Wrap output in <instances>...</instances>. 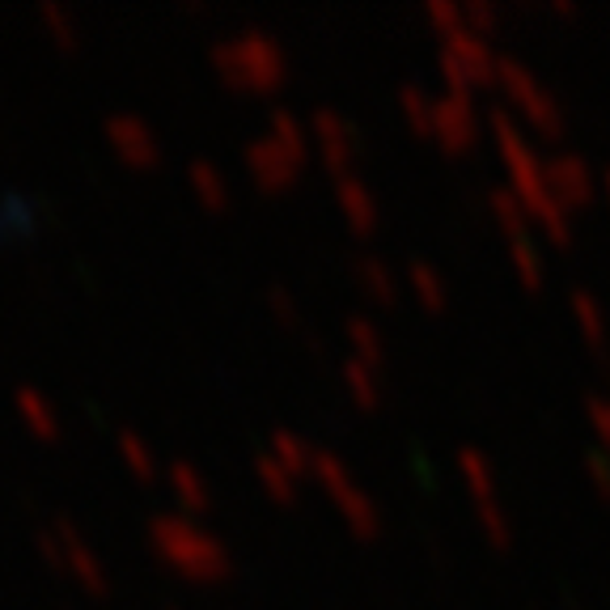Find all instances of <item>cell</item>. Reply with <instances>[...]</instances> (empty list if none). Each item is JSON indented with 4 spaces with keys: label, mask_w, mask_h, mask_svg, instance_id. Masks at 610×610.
<instances>
[{
    "label": "cell",
    "mask_w": 610,
    "mask_h": 610,
    "mask_svg": "<svg viewBox=\"0 0 610 610\" xmlns=\"http://www.w3.org/2000/svg\"><path fill=\"white\" fill-rule=\"evenodd\" d=\"M492 123V136L500 157L509 165V179H514V195L521 200V209L530 212L542 225V234L551 237L556 246H568L572 242V225H568V212L560 209V200L547 187V174H542V162L535 157V149L526 144V136L517 132V123L505 111H492L488 115Z\"/></svg>",
    "instance_id": "cell-1"
},
{
    "label": "cell",
    "mask_w": 610,
    "mask_h": 610,
    "mask_svg": "<svg viewBox=\"0 0 610 610\" xmlns=\"http://www.w3.org/2000/svg\"><path fill=\"white\" fill-rule=\"evenodd\" d=\"M149 542L153 551L162 556L174 572H183L187 581H200V586H216L234 572V560L225 551V542L204 535L195 521L187 517H174V514H162L149 521Z\"/></svg>",
    "instance_id": "cell-2"
},
{
    "label": "cell",
    "mask_w": 610,
    "mask_h": 610,
    "mask_svg": "<svg viewBox=\"0 0 610 610\" xmlns=\"http://www.w3.org/2000/svg\"><path fill=\"white\" fill-rule=\"evenodd\" d=\"M496 81H500V90L509 94V102H517L526 119H530V128L547 136V141H560L563 136V111L556 106V98L542 90L539 81L530 77L526 64H517L509 55H500L496 60Z\"/></svg>",
    "instance_id": "cell-3"
},
{
    "label": "cell",
    "mask_w": 610,
    "mask_h": 610,
    "mask_svg": "<svg viewBox=\"0 0 610 610\" xmlns=\"http://www.w3.org/2000/svg\"><path fill=\"white\" fill-rule=\"evenodd\" d=\"M496 60L488 39L479 34H454L446 48H441V77H446V90L449 94H470L475 85H492L496 81Z\"/></svg>",
    "instance_id": "cell-4"
},
{
    "label": "cell",
    "mask_w": 610,
    "mask_h": 610,
    "mask_svg": "<svg viewBox=\"0 0 610 610\" xmlns=\"http://www.w3.org/2000/svg\"><path fill=\"white\" fill-rule=\"evenodd\" d=\"M433 141L446 153H467L479 141V115L470 94H441L433 98Z\"/></svg>",
    "instance_id": "cell-5"
},
{
    "label": "cell",
    "mask_w": 610,
    "mask_h": 610,
    "mask_svg": "<svg viewBox=\"0 0 610 610\" xmlns=\"http://www.w3.org/2000/svg\"><path fill=\"white\" fill-rule=\"evenodd\" d=\"M237 48H242V64H246V90L251 94H276L288 77V64H284V51L276 48L272 34L263 30H246L237 34Z\"/></svg>",
    "instance_id": "cell-6"
},
{
    "label": "cell",
    "mask_w": 610,
    "mask_h": 610,
    "mask_svg": "<svg viewBox=\"0 0 610 610\" xmlns=\"http://www.w3.org/2000/svg\"><path fill=\"white\" fill-rule=\"evenodd\" d=\"M106 141L115 149V157L132 170H153L162 162V144L153 136V128L136 115H115L106 119Z\"/></svg>",
    "instance_id": "cell-7"
},
{
    "label": "cell",
    "mask_w": 610,
    "mask_h": 610,
    "mask_svg": "<svg viewBox=\"0 0 610 610\" xmlns=\"http://www.w3.org/2000/svg\"><path fill=\"white\" fill-rule=\"evenodd\" d=\"M542 174H547V187L560 200L563 212H581L593 204V174H589V165L581 157H572V153L551 157L542 165Z\"/></svg>",
    "instance_id": "cell-8"
},
{
    "label": "cell",
    "mask_w": 610,
    "mask_h": 610,
    "mask_svg": "<svg viewBox=\"0 0 610 610\" xmlns=\"http://www.w3.org/2000/svg\"><path fill=\"white\" fill-rule=\"evenodd\" d=\"M246 170H251V179H255L258 191L293 187V179L302 174V165L293 162L272 136H263V141H255L251 149H246Z\"/></svg>",
    "instance_id": "cell-9"
},
{
    "label": "cell",
    "mask_w": 610,
    "mask_h": 610,
    "mask_svg": "<svg viewBox=\"0 0 610 610\" xmlns=\"http://www.w3.org/2000/svg\"><path fill=\"white\" fill-rule=\"evenodd\" d=\"M314 136H318V153H323V162H327V170L335 179L353 174V128L344 123L339 111L318 106L314 111Z\"/></svg>",
    "instance_id": "cell-10"
},
{
    "label": "cell",
    "mask_w": 610,
    "mask_h": 610,
    "mask_svg": "<svg viewBox=\"0 0 610 610\" xmlns=\"http://www.w3.org/2000/svg\"><path fill=\"white\" fill-rule=\"evenodd\" d=\"M51 530H55V539H60V547H64V572L77 577L81 589H90V593H106V568H102V560L90 551V542L77 535V526L55 521Z\"/></svg>",
    "instance_id": "cell-11"
},
{
    "label": "cell",
    "mask_w": 610,
    "mask_h": 610,
    "mask_svg": "<svg viewBox=\"0 0 610 610\" xmlns=\"http://www.w3.org/2000/svg\"><path fill=\"white\" fill-rule=\"evenodd\" d=\"M335 200H339V212H344V221H348V230L356 237H369L377 230V200L374 191L365 187L356 174H344V179H335Z\"/></svg>",
    "instance_id": "cell-12"
},
{
    "label": "cell",
    "mask_w": 610,
    "mask_h": 610,
    "mask_svg": "<svg viewBox=\"0 0 610 610\" xmlns=\"http://www.w3.org/2000/svg\"><path fill=\"white\" fill-rule=\"evenodd\" d=\"M13 407H18L22 424L39 437V441H55V437H60V416H55V407H51V399L43 390L22 386V390L13 395Z\"/></svg>",
    "instance_id": "cell-13"
},
{
    "label": "cell",
    "mask_w": 610,
    "mask_h": 610,
    "mask_svg": "<svg viewBox=\"0 0 610 610\" xmlns=\"http://www.w3.org/2000/svg\"><path fill=\"white\" fill-rule=\"evenodd\" d=\"M170 492H174V500H179L187 514H209L212 509L209 484H204V475L191 467V462H170Z\"/></svg>",
    "instance_id": "cell-14"
},
{
    "label": "cell",
    "mask_w": 610,
    "mask_h": 610,
    "mask_svg": "<svg viewBox=\"0 0 610 610\" xmlns=\"http://www.w3.org/2000/svg\"><path fill=\"white\" fill-rule=\"evenodd\" d=\"M272 458H276V462H281L284 470H288V475H293V479H297V484H302V479H309V475H314V462H318V449L309 446V441H302V437H297V433H272Z\"/></svg>",
    "instance_id": "cell-15"
},
{
    "label": "cell",
    "mask_w": 610,
    "mask_h": 610,
    "mask_svg": "<svg viewBox=\"0 0 610 610\" xmlns=\"http://www.w3.org/2000/svg\"><path fill=\"white\" fill-rule=\"evenodd\" d=\"M407 281H411V293H416V302L428 309V314H441L449 302V288L446 281H441V272L433 267V263H424V258H416L411 267H407Z\"/></svg>",
    "instance_id": "cell-16"
},
{
    "label": "cell",
    "mask_w": 610,
    "mask_h": 610,
    "mask_svg": "<svg viewBox=\"0 0 610 610\" xmlns=\"http://www.w3.org/2000/svg\"><path fill=\"white\" fill-rule=\"evenodd\" d=\"M339 514H344V521L353 526V535L356 539H365V542H374L377 535H382V517H377L374 509V500L360 492V488H353V492H344L339 500Z\"/></svg>",
    "instance_id": "cell-17"
},
{
    "label": "cell",
    "mask_w": 610,
    "mask_h": 610,
    "mask_svg": "<svg viewBox=\"0 0 610 610\" xmlns=\"http://www.w3.org/2000/svg\"><path fill=\"white\" fill-rule=\"evenodd\" d=\"M191 191H195V200L204 204L209 212H221L230 204V187H225V179H221V170L212 162H191Z\"/></svg>",
    "instance_id": "cell-18"
},
{
    "label": "cell",
    "mask_w": 610,
    "mask_h": 610,
    "mask_svg": "<svg viewBox=\"0 0 610 610\" xmlns=\"http://www.w3.org/2000/svg\"><path fill=\"white\" fill-rule=\"evenodd\" d=\"M255 475H258V484H263V492L272 496L276 505H284V509H288V505H297V479H293V475H288V470H284L272 454H258Z\"/></svg>",
    "instance_id": "cell-19"
},
{
    "label": "cell",
    "mask_w": 610,
    "mask_h": 610,
    "mask_svg": "<svg viewBox=\"0 0 610 610\" xmlns=\"http://www.w3.org/2000/svg\"><path fill=\"white\" fill-rule=\"evenodd\" d=\"M458 475H462V484L470 488V496H475V505L479 500H492V488H496V479H492V462L479 454V449H458Z\"/></svg>",
    "instance_id": "cell-20"
},
{
    "label": "cell",
    "mask_w": 610,
    "mask_h": 610,
    "mask_svg": "<svg viewBox=\"0 0 610 610\" xmlns=\"http://www.w3.org/2000/svg\"><path fill=\"white\" fill-rule=\"evenodd\" d=\"M272 141L281 144L297 165H305V157H309V136H305L302 119L293 115V111H272Z\"/></svg>",
    "instance_id": "cell-21"
},
{
    "label": "cell",
    "mask_w": 610,
    "mask_h": 610,
    "mask_svg": "<svg viewBox=\"0 0 610 610\" xmlns=\"http://www.w3.org/2000/svg\"><path fill=\"white\" fill-rule=\"evenodd\" d=\"M488 204H492V216L500 221V230L509 234V242H521L526 237V216L530 212L521 209V200H517L509 187H496L492 195H488Z\"/></svg>",
    "instance_id": "cell-22"
},
{
    "label": "cell",
    "mask_w": 610,
    "mask_h": 610,
    "mask_svg": "<svg viewBox=\"0 0 610 610\" xmlns=\"http://www.w3.org/2000/svg\"><path fill=\"white\" fill-rule=\"evenodd\" d=\"M399 111H403V119L411 123V132H416V136L433 141V98L424 94L420 85H403L399 90Z\"/></svg>",
    "instance_id": "cell-23"
},
{
    "label": "cell",
    "mask_w": 610,
    "mask_h": 610,
    "mask_svg": "<svg viewBox=\"0 0 610 610\" xmlns=\"http://www.w3.org/2000/svg\"><path fill=\"white\" fill-rule=\"evenodd\" d=\"M344 386H348V395H353L356 407H365V411H374L377 403H382V390H377V374L369 365H360V360H348L344 365Z\"/></svg>",
    "instance_id": "cell-24"
},
{
    "label": "cell",
    "mask_w": 610,
    "mask_h": 610,
    "mask_svg": "<svg viewBox=\"0 0 610 610\" xmlns=\"http://www.w3.org/2000/svg\"><path fill=\"white\" fill-rule=\"evenodd\" d=\"M212 69H216V77H221L230 90L251 94V90H246V64H242V48H237V39H225V43L212 48Z\"/></svg>",
    "instance_id": "cell-25"
},
{
    "label": "cell",
    "mask_w": 610,
    "mask_h": 610,
    "mask_svg": "<svg viewBox=\"0 0 610 610\" xmlns=\"http://www.w3.org/2000/svg\"><path fill=\"white\" fill-rule=\"evenodd\" d=\"M572 318H577V327L586 335L593 348H602V339H607V314H602V305L593 302L589 293H572Z\"/></svg>",
    "instance_id": "cell-26"
},
{
    "label": "cell",
    "mask_w": 610,
    "mask_h": 610,
    "mask_svg": "<svg viewBox=\"0 0 610 610\" xmlns=\"http://www.w3.org/2000/svg\"><path fill=\"white\" fill-rule=\"evenodd\" d=\"M360 284H365V293H369L377 305H395V302H399L395 276H390V267H386L382 258H360Z\"/></svg>",
    "instance_id": "cell-27"
},
{
    "label": "cell",
    "mask_w": 610,
    "mask_h": 610,
    "mask_svg": "<svg viewBox=\"0 0 610 610\" xmlns=\"http://www.w3.org/2000/svg\"><path fill=\"white\" fill-rule=\"evenodd\" d=\"M348 339H353V353H356V360H360V365L377 369V365L386 360L382 335H377V327L369 323V318H353V323H348Z\"/></svg>",
    "instance_id": "cell-28"
},
{
    "label": "cell",
    "mask_w": 610,
    "mask_h": 610,
    "mask_svg": "<svg viewBox=\"0 0 610 610\" xmlns=\"http://www.w3.org/2000/svg\"><path fill=\"white\" fill-rule=\"evenodd\" d=\"M119 454H123L128 470H132L141 484H153L157 462H153V454H149V446H144V437H136L132 428H123V433H119Z\"/></svg>",
    "instance_id": "cell-29"
},
{
    "label": "cell",
    "mask_w": 610,
    "mask_h": 610,
    "mask_svg": "<svg viewBox=\"0 0 610 610\" xmlns=\"http://www.w3.org/2000/svg\"><path fill=\"white\" fill-rule=\"evenodd\" d=\"M314 479L323 484L331 492V500H339L344 492H353V475H348V467L339 462V454H327V449H318V462H314Z\"/></svg>",
    "instance_id": "cell-30"
},
{
    "label": "cell",
    "mask_w": 610,
    "mask_h": 610,
    "mask_svg": "<svg viewBox=\"0 0 610 610\" xmlns=\"http://www.w3.org/2000/svg\"><path fill=\"white\" fill-rule=\"evenodd\" d=\"M39 18H43V26H48L51 43L60 51H72L77 48V18H72L64 4H55V0H48L43 9H39Z\"/></svg>",
    "instance_id": "cell-31"
},
{
    "label": "cell",
    "mask_w": 610,
    "mask_h": 610,
    "mask_svg": "<svg viewBox=\"0 0 610 610\" xmlns=\"http://www.w3.org/2000/svg\"><path fill=\"white\" fill-rule=\"evenodd\" d=\"M509 258H514L517 281L526 284V288H542V255L535 251V242H530V237L509 242Z\"/></svg>",
    "instance_id": "cell-32"
},
{
    "label": "cell",
    "mask_w": 610,
    "mask_h": 610,
    "mask_svg": "<svg viewBox=\"0 0 610 610\" xmlns=\"http://www.w3.org/2000/svg\"><path fill=\"white\" fill-rule=\"evenodd\" d=\"M475 509H479V526H484L488 542H492L496 551H505V547L514 542V526H509V514H505V509H500L496 500H479Z\"/></svg>",
    "instance_id": "cell-33"
},
{
    "label": "cell",
    "mask_w": 610,
    "mask_h": 610,
    "mask_svg": "<svg viewBox=\"0 0 610 610\" xmlns=\"http://www.w3.org/2000/svg\"><path fill=\"white\" fill-rule=\"evenodd\" d=\"M428 22L437 26V34L441 39H454V34H462L467 30V18H462V4H454V0H428Z\"/></svg>",
    "instance_id": "cell-34"
},
{
    "label": "cell",
    "mask_w": 610,
    "mask_h": 610,
    "mask_svg": "<svg viewBox=\"0 0 610 610\" xmlns=\"http://www.w3.org/2000/svg\"><path fill=\"white\" fill-rule=\"evenodd\" d=\"M462 18H467L470 34H479V39H488L496 30V22H500L492 0H467V4H462Z\"/></svg>",
    "instance_id": "cell-35"
},
{
    "label": "cell",
    "mask_w": 610,
    "mask_h": 610,
    "mask_svg": "<svg viewBox=\"0 0 610 610\" xmlns=\"http://www.w3.org/2000/svg\"><path fill=\"white\" fill-rule=\"evenodd\" d=\"M586 475L593 479V488L602 500H610V458L607 454H589L586 458Z\"/></svg>",
    "instance_id": "cell-36"
},
{
    "label": "cell",
    "mask_w": 610,
    "mask_h": 610,
    "mask_svg": "<svg viewBox=\"0 0 610 610\" xmlns=\"http://www.w3.org/2000/svg\"><path fill=\"white\" fill-rule=\"evenodd\" d=\"M589 424H593V433H598L602 449L610 454V403L607 399H589Z\"/></svg>",
    "instance_id": "cell-37"
},
{
    "label": "cell",
    "mask_w": 610,
    "mask_h": 610,
    "mask_svg": "<svg viewBox=\"0 0 610 610\" xmlns=\"http://www.w3.org/2000/svg\"><path fill=\"white\" fill-rule=\"evenodd\" d=\"M267 305H272V314L281 318L284 327H297V305H293V297H288L284 288H272V293H267Z\"/></svg>",
    "instance_id": "cell-38"
},
{
    "label": "cell",
    "mask_w": 610,
    "mask_h": 610,
    "mask_svg": "<svg viewBox=\"0 0 610 610\" xmlns=\"http://www.w3.org/2000/svg\"><path fill=\"white\" fill-rule=\"evenodd\" d=\"M39 551L48 556L51 568H60V572H64V547H60V539H55V530H43V535H39Z\"/></svg>",
    "instance_id": "cell-39"
},
{
    "label": "cell",
    "mask_w": 610,
    "mask_h": 610,
    "mask_svg": "<svg viewBox=\"0 0 610 610\" xmlns=\"http://www.w3.org/2000/svg\"><path fill=\"white\" fill-rule=\"evenodd\" d=\"M556 13H560V18H577V4H572V0H556Z\"/></svg>",
    "instance_id": "cell-40"
},
{
    "label": "cell",
    "mask_w": 610,
    "mask_h": 610,
    "mask_svg": "<svg viewBox=\"0 0 610 610\" xmlns=\"http://www.w3.org/2000/svg\"><path fill=\"white\" fill-rule=\"evenodd\" d=\"M602 187H607V200H610V170L602 174Z\"/></svg>",
    "instance_id": "cell-41"
}]
</instances>
